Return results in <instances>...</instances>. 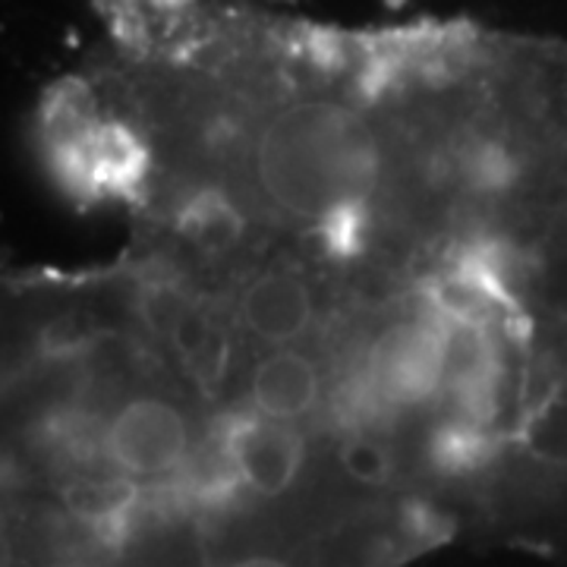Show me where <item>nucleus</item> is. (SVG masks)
Returning <instances> with one entry per match:
<instances>
[{"instance_id": "obj_3", "label": "nucleus", "mask_w": 567, "mask_h": 567, "mask_svg": "<svg viewBox=\"0 0 567 567\" xmlns=\"http://www.w3.org/2000/svg\"><path fill=\"white\" fill-rule=\"evenodd\" d=\"M140 319L186 369L205 398H218L230 372V334L199 300L177 287L148 284L140 290Z\"/></svg>"}, {"instance_id": "obj_4", "label": "nucleus", "mask_w": 567, "mask_h": 567, "mask_svg": "<svg viewBox=\"0 0 567 567\" xmlns=\"http://www.w3.org/2000/svg\"><path fill=\"white\" fill-rule=\"evenodd\" d=\"M221 457L230 476L252 498H284L303 473V429L271 423L265 416H244L230 425Z\"/></svg>"}, {"instance_id": "obj_1", "label": "nucleus", "mask_w": 567, "mask_h": 567, "mask_svg": "<svg viewBox=\"0 0 567 567\" xmlns=\"http://www.w3.org/2000/svg\"><path fill=\"white\" fill-rule=\"evenodd\" d=\"M382 155L365 123L334 104L287 107L252 145L256 193L293 224L347 230L379 193Z\"/></svg>"}, {"instance_id": "obj_6", "label": "nucleus", "mask_w": 567, "mask_h": 567, "mask_svg": "<svg viewBox=\"0 0 567 567\" xmlns=\"http://www.w3.org/2000/svg\"><path fill=\"white\" fill-rule=\"evenodd\" d=\"M322 363L300 347H275L249 372L246 398L271 423L300 425L316 416L324 401Z\"/></svg>"}, {"instance_id": "obj_2", "label": "nucleus", "mask_w": 567, "mask_h": 567, "mask_svg": "<svg viewBox=\"0 0 567 567\" xmlns=\"http://www.w3.org/2000/svg\"><path fill=\"white\" fill-rule=\"evenodd\" d=\"M92 447L102 466L85 473H104L142 492H162L164 486L189 480L196 435L177 401L162 394H136L117 401L99 420Z\"/></svg>"}, {"instance_id": "obj_5", "label": "nucleus", "mask_w": 567, "mask_h": 567, "mask_svg": "<svg viewBox=\"0 0 567 567\" xmlns=\"http://www.w3.org/2000/svg\"><path fill=\"white\" fill-rule=\"evenodd\" d=\"M234 319L259 344L297 347L312 334L316 293L297 271L265 268L237 293Z\"/></svg>"}]
</instances>
